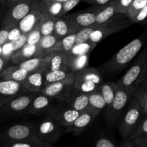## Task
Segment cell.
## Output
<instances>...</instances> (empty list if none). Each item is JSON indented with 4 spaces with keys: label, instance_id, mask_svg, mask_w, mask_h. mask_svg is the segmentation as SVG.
Here are the masks:
<instances>
[{
    "label": "cell",
    "instance_id": "cell-1",
    "mask_svg": "<svg viewBox=\"0 0 147 147\" xmlns=\"http://www.w3.org/2000/svg\"><path fill=\"white\" fill-rule=\"evenodd\" d=\"M144 43V40L142 37H137L131 41L102 65V71L106 74L111 76L120 73L137 56L143 47Z\"/></svg>",
    "mask_w": 147,
    "mask_h": 147
},
{
    "label": "cell",
    "instance_id": "cell-2",
    "mask_svg": "<svg viewBox=\"0 0 147 147\" xmlns=\"http://www.w3.org/2000/svg\"><path fill=\"white\" fill-rule=\"evenodd\" d=\"M143 111L140 102L132 96L119 122V131L123 139H126L134 132L143 119Z\"/></svg>",
    "mask_w": 147,
    "mask_h": 147
},
{
    "label": "cell",
    "instance_id": "cell-3",
    "mask_svg": "<svg viewBox=\"0 0 147 147\" xmlns=\"http://www.w3.org/2000/svg\"><path fill=\"white\" fill-rule=\"evenodd\" d=\"M147 59V48L144 50L134 61L129 70L117 82L119 88L134 95L142 80Z\"/></svg>",
    "mask_w": 147,
    "mask_h": 147
},
{
    "label": "cell",
    "instance_id": "cell-4",
    "mask_svg": "<svg viewBox=\"0 0 147 147\" xmlns=\"http://www.w3.org/2000/svg\"><path fill=\"white\" fill-rule=\"evenodd\" d=\"M35 135L37 138L44 143L53 144L63 135L65 127L58 122L47 116L34 123Z\"/></svg>",
    "mask_w": 147,
    "mask_h": 147
},
{
    "label": "cell",
    "instance_id": "cell-5",
    "mask_svg": "<svg viewBox=\"0 0 147 147\" xmlns=\"http://www.w3.org/2000/svg\"><path fill=\"white\" fill-rule=\"evenodd\" d=\"M133 94L119 88L111 104L106 108V119L109 125L114 127L119 125L126 106L130 102Z\"/></svg>",
    "mask_w": 147,
    "mask_h": 147
},
{
    "label": "cell",
    "instance_id": "cell-6",
    "mask_svg": "<svg viewBox=\"0 0 147 147\" xmlns=\"http://www.w3.org/2000/svg\"><path fill=\"white\" fill-rule=\"evenodd\" d=\"M35 138H37L35 135L34 124L30 123L15 124L7 128L0 134V139L4 147L17 141Z\"/></svg>",
    "mask_w": 147,
    "mask_h": 147
},
{
    "label": "cell",
    "instance_id": "cell-7",
    "mask_svg": "<svg viewBox=\"0 0 147 147\" xmlns=\"http://www.w3.org/2000/svg\"><path fill=\"white\" fill-rule=\"evenodd\" d=\"M39 1L40 0H22L8 7V10L1 20V27L17 25Z\"/></svg>",
    "mask_w": 147,
    "mask_h": 147
},
{
    "label": "cell",
    "instance_id": "cell-8",
    "mask_svg": "<svg viewBox=\"0 0 147 147\" xmlns=\"http://www.w3.org/2000/svg\"><path fill=\"white\" fill-rule=\"evenodd\" d=\"M36 93L22 94L6 103L0 108V111L5 115L18 116L28 114L29 108Z\"/></svg>",
    "mask_w": 147,
    "mask_h": 147
},
{
    "label": "cell",
    "instance_id": "cell-9",
    "mask_svg": "<svg viewBox=\"0 0 147 147\" xmlns=\"http://www.w3.org/2000/svg\"><path fill=\"white\" fill-rule=\"evenodd\" d=\"M63 103L51 107L46 113L47 116L51 117L66 128L78 118L80 112L70 108L65 102Z\"/></svg>",
    "mask_w": 147,
    "mask_h": 147
},
{
    "label": "cell",
    "instance_id": "cell-10",
    "mask_svg": "<svg viewBox=\"0 0 147 147\" xmlns=\"http://www.w3.org/2000/svg\"><path fill=\"white\" fill-rule=\"evenodd\" d=\"M28 92L22 82L0 79V108L13 98Z\"/></svg>",
    "mask_w": 147,
    "mask_h": 147
},
{
    "label": "cell",
    "instance_id": "cell-11",
    "mask_svg": "<svg viewBox=\"0 0 147 147\" xmlns=\"http://www.w3.org/2000/svg\"><path fill=\"white\" fill-rule=\"evenodd\" d=\"M45 13L44 3L40 0L35 4L32 10L18 23V27L23 34H27L33 29L39 26L40 20Z\"/></svg>",
    "mask_w": 147,
    "mask_h": 147
},
{
    "label": "cell",
    "instance_id": "cell-12",
    "mask_svg": "<svg viewBox=\"0 0 147 147\" xmlns=\"http://www.w3.org/2000/svg\"><path fill=\"white\" fill-rule=\"evenodd\" d=\"M74 81L75 77H73L62 82L46 84L40 93L50 97L53 99H57L62 102L65 95L73 86Z\"/></svg>",
    "mask_w": 147,
    "mask_h": 147
},
{
    "label": "cell",
    "instance_id": "cell-13",
    "mask_svg": "<svg viewBox=\"0 0 147 147\" xmlns=\"http://www.w3.org/2000/svg\"><path fill=\"white\" fill-rule=\"evenodd\" d=\"M62 102L80 112L88 110V95L78 92L74 86L65 95Z\"/></svg>",
    "mask_w": 147,
    "mask_h": 147
},
{
    "label": "cell",
    "instance_id": "cell-14",
    "mask_svg": "<svg viewBox=\"0 0 147 147\" xmlns=\"http://www.w3.org/2000/svg\"><path fill=\"white\" fill-rule=\"evenodd\" d=\"M98 114V112L90 110H87L81 112L78 118L70 125L66 127V130L67 132L80 133L94 121Z\"/></svg>",
    "mask_w": 147,
    "mask_h": 147
},
{
    "label": "cell",
    "instance_id": "cell-15",
    "mask_svg": "<svg viewBox=\"0 0 147 147\" xmlns=\"http://www.w3.org/2000/svg\"><path fill=\"white\" fill-rule=\"evenodd\" d=\"M35 57H43L37 45L25 44L21 49L13 53L10 61L14 65H17L27 59Z\"/></svg>",
    "mask_w": 147,
    "mask_h": 147
},
{
    "label": "cell",
    "instance_id": "cell-16",
    "mask_svg": "<svg viewBox=\"0 0 147 147\" xmlns=\"http://www.w3.org/2000/svg\"><path fill=\"white\" fill-rule=\"evenodd\" d=\"M80 29L73 21L64 17L56 18L53 35L58 40L70 35L76 34Z\"/></svg>",
    "mask_w": 147,
    "mask_h": 147
},
{
    "label": "cell",
    "instance_id": "cell-17",
    "mask_svg": "<svg viewBox=\"0 0 147 147\" xmlns=\"http://www.w3.org/2000/svg\"><path fill=\"white\" fill-rule=\"evenodd\" d=\"M53 99V98L42 93H36L29 108L28 114L42 115L47 112L52 107Z\"/></svg>",
    "mask_w": 147,
    "mask_h": 147
},
{
    "label": "cell",
    "instance_id": "cell-18",
    "mask_svg": "<svg viewBox=\"0 0 147 147\" xmlns=\"http://www.w3.org/2000/svg\"><path fill=\"white\" fill-rule=\"evenodd\" d=\"M98 10L99 9L95 10V11L75 13V14H68V15L65 14L62 17L73 21L78 26V27L81 30L85 27L96 24V15H97Z\"/></svg>",
    "mask_w": 147,
    "mask_h": 147
},
{
    "label": "cell",
    "instance_id": "cell-19",
    "mask_svg": "<svg viewBox=\"0 0 147 147\" xmlns=\"http://www.w3.org/2000/svg\"><path fill=\"white\" fill-rule=\"evenodd\" d=\"M133 24L127 14L116 13L111 19L103 23V26L110 32L111 34L119 33L121 30L129 27Z\"/></svg>",
    "mask_w": 147,
    "mask_h": 147
},
{
    "label": "cell",
    "instance_id": "cell-20",
    "mask_svg": "<svg viewBox=\"0 0 147 147\" xmlns=\"http://www.w3.org/2000/svg\"><path fill=\"white\" fill-rule=\"evenodd\" d=\"M44 72L42 71L29 73L22 82L23 85L29 92L40 93L45 86Z\"/></svg>",
    "mask_w": 147,
    "mask_h": 147
},
{
    "label": "cell",
    "instance_id": "cell-21",
    "mask_svg": "<svg viewBox=\"0 0 147 147\" xmlns=\"http://www.w3.org/2000/svg\"><path fill=\"white\" fill-rule=\"evenodd\" d=\"M49 56L43 57H35L32 59H27L24 61L17 64L19 67L27 70L29 73L33 71H47V64H48Z\"/></svg>",
    "mask_w": 147,
    "mask_h": 147
},
{
    "label": "cell",
    "instance_id": "cell-22",
    "mask_svg": "<svg viewBox=\"0 0 147 147\" xmlns=\"http://www.w3.org/2000/svg\"><path fill=\"white\" fill-rule=\"evenodd\" d=\"M28 74L29 72L27 70L19 67L17 65H14L5 68L0 73V79L22 82Z\"/></svg>",
    "mask_w": 147,
    "mask_h": 147
},
{
    "label": "cell",
    "instance_id": "cell-23",
    "mask_svg": "<svg viewBox=\"0 0 147 147\" xmlns=\"http://www.w3.org/2000/svg\"><path fill=\"white\" fill-rule=\"evenodd\" d=\"M75 75L76 72H73L70 70L45 71L44 72L45 85L67 80L70 78L75 77Z\"/></svg>",
    "mask_w": 147,
    "mask_h": 147
},
{
    "label": "cell",
    "instance_id": "cell-24",
    "mask_svg": "<svg viewBox=\"0 0 147 147\" xmlns=\"http://www.w3.org/2000/svg\"><path fill=\"white\" fill-rule=\"evenodd\" d=\"M75 79L83 81H90L96 84L100 85L103 83L102 74L94 68H85L79 71L76 72Z\"/></svg>",
    "mask_w": 147,
    "mask_h": 147
},
{
    "label": "cell",
    "instance_id": "cell-25",
    "mask_svg": "<svg viewBox=\"0 0 147 147\" xmlns=\"http://www.w3.org/2000/svg\"><path fill=\"white\" fill-rule=\"evenodd\" d=\"M76 44V34L70 35L57 42L54 47L49 50L47 56L53 53H67Z\"/></svg>",
    "mask_w": 147,
    "mask_h": 147
},
{
    "label": "cell",
    "instance_id": "cell-26",
    "mask_svg": "<svg viewBox=\"0 0 147 147\" xmlns=\"http://www.w3.org/2000/svg\"><path fill=\"white\" fill-rule=\"evenodd\" d=\"M66 56H67V69L73 72L79 71L87 67L88 64L90 54L74 56L66 53Z\"/></svg>",
    "mask_w": 147,
    "mask_h": 147
},
{
    "label": "cell",
    "instance_id": "cell-27",
    "mask_svg": "<svg viewBox=\"0 0 147 147\" xmlns=\"http://www.w3.org/2000/svg\"><path fill=\"white\" fill-rule=\"evenodd\" d=\"M119 88L117 84L111 82H105V83L103 82L99 85L98 92H100V95L104 99L106 105V108H107L111 104Z\"/></svg>",
    "mask_w": 147,
    "mask_h": 147
},
{
    "label": "cell",
    "instance_id": "cell-28",
    "mask_svg": "<svg viewBox=\"0 0 147 147\" xmlns=\"http://www.w3.org/2000/svg\"><path fill=\"white\" fill-rule=\"evenodd\" d=\"M69 70L67 66L66 53H53L49 55L47 71Z\"/></svg>",
    "mask_w": 147,
    "mask_h": 147
},
{
    "label": "cell",
    "instance_id": "cell-29",
    "mask_svg": "<svg viewBox=\"0 0 147 147\" xmlns=\"http://www.w3.org/2000/svg\"><path fill=\"white\" fill-rule=\"evenodd\" d=\"M116 14V1L112 0L109 4H106L103 8L98 10L96 15V24H103L111 18Z\"/></svg>",
    "mask_w": 147,
    "mask_h": 147
},
{
    "label": "cell",
    "instance_id": "cell-30",
    "mask_svg": "<svg viewBox=\"0 0 147 147\" xmlns=\"http://www.w3.org/2000/svg\"><path fill=\"white\" fill-rule=\"evenodd\" d=\"M56 18L49 15L45 12L39 23V29L41 33L42 36L52 35L54 33L55 23Z\"/></svg>",
    "mask_w": 147,
    "mask_h": 147
},
{
    "label": "cell",
    "instance_id": "cell-31",
    "mask_svg": "<svg viewBox=\"0 0 147 147\" xmlns=\"http://www.w3.org/2000/svg\"><path fill=\"white\" fill-rule=\"evenodd\" d=\"M106 107L104 99L98 91L88 95V110L100 113Z\"/></svg>",
    "mask_w": 147,
    "mask_h": 147
},
{
    "label": "cell",
    "instance_id": "cell-32",
    "mask_svg": "<svg viewBox=\"0 0 147 147\" xmlns=\"http://www.w3.org/2000/svg\"><path fill=\"white\" fill-rule=\"evenodd\" d=\"M57 41L58 40L53 34L42 36L37 44V47L43 56H47L49 50L54 47Z\"/></svg>",
    "mask_w": 147,
    "mask_h": 147
},
{
    "label": "cell",
    "instance_id": "cell-33",
    "mask_svg": "<svg viewBox=\"0 0 147 147\" xmlns=\"http://www.w3.org/2000/svg\"><path fill=\"white\" fill-rule=\"evenodd\" d=\"M73 86L75 89H77L78 92L85 95H90L93 92L98 91V84L90 82V81H83L78 80V79H75Z\"/></svg>",
    "mask_w": 147,
    "mask_h": 147
},
{
    "label": "cell",
    "instance_id": "cell-34",
    "mask_svg": "<svg viewBox=\"0 0 147 147\" xmlns=\"http://www.w3.org/2000/svg\"><path fill=\"white\" fill-rule=\"evenodd\" d=\"M97 45L91 43L90 41H86L84 43L75 44L68 53L70 56H82V55L90 54L92 50L96 48Z\"/></svg>",
    "mask_w": 147,
    "mask_h": 147
},
{
    "label": "cell",
    "instance_id": "cell-35",
    "mask_svg": "<svg viewBox=\"0 0 147 147\" xmlns=\"http://www.w3.org/2000/svg\"><path fill=\"white\" fill-rule=\"evenodd\" d=\"M147 137V116L146 118H144L141 120L139 125L131 134L128 139L130 140L132 143H136L141 141Z\"/></svg>",
    "mask_w": 147,
    "mask_h": 147
},
{
    "label": "cell",
    "instance_id": "cell-36",
    "mask_svg": "<svg viewBox=\"0 0 147 147\" xmlns=\"http://www.w3.org/2000/svg\"><path fill=\"white\" fill-rule=\"evenodd\" d=\"M111 35L110 32L103 26V24H96L95 25V28L93 29V32L90 34L89 41L94 44L98 45L99 42L106 38L107 36Z\"/></svg>",
    "mask_w": 147,
    "mask_h": 147
},
{
    "label": "cell",
    "instance_id": "cell-37",
    "mask_svg": "<svg viewBox=\"0 0 147 147\" xmlns=\"http://www.w3.org/2000/svg\"><path fill=\"white\" fill-rule=\"evenodd\" d=\"M42 1L44 3L45 12L47 14L55 18L63 17V3L49 2V1H45L43 0Z\"/></svg>",
    "mask_w": 147,
    "mask_h": 147
},
{
    "label": "cell",
    "instance_id": "cell-38",
    "mask_svg": "<svg viewBox=\"0 0 147 147\" xmlns=\"http://www.w3.org/2000/svg\"><path fill=\"white\" fill-rule=\"evenodd\" d=\"M134 97L138 99L141 105L144 101L145 98L147 97V75L144 78L143 80L140 82L133 95Z\"/></svg>",
    "mask_w": 147,
    "mask_h": 147
},
{
    "label": "cell",
    "instance_id": "cell-39",
    "mask_svg": "<svg viewBox=\"0 0 147 147\" xmlns=\"http://www.w3.org/2000/svg\"><path fill=\"white\" fill-rule=\"evenodd\" d=\"M95 25H96V24H92L89 27H85V28H83L78 31L76 33V44L88 41L90 34L93 32V29L95 28Z\"/></svg>",
    "mask_w": 147,
    "mask_h": 147
},
{
    "label": "cell",
    "instance_id": "cell-40",
    "mask_svg": "<svg viewBox=\"0 0 147 147\" xmlns=\"http://www.w3.org/2000/svg\"><path fill=\"white\" fill-rule=\"evenodd\" d=\"M44 144V142L40 141L38 138H35V139L17 141V142L12 143L6 147H42Z\"/></svg>",
    "mask_w": 147,
    "mask_h": 147
},
{
    "label": "cell",
    "instance_id": "cell-41",
    "mask_svg": "<svg viewBox=\"0 0 147 147\" xmlns=\"http://www.w3.org/2000/svg\"><path fill=\"white\" fill-rule=\"evenodd\" d=\"M147 4V0H133L128 11L127 15L131 20Z\"/></svg>",
    "mask_w": 147,
    "mask_h": 147
},
{
    "label": "cell",
    "instance_id": "cell-42",
    "mask_svg": "<svg viewBox=\"0 0 147 147\" xmlns=\"http://www.w3.org/2000/svg\"><path fill=\"white\" fill-rule=\"evenodd\" d=\"M42 37L39 27H36L27 34V44L37 45Z\"/></svg>",
    "mask_w": 147,
    "mask_h": 147
},
{
    "label": "cell",
    "instance_id": "cell-43",
    "mask_svg": "<svg viewBox=\"0 0 147 147\" xmlns=\"http://www.w3.org/2000/svg\"><path fill=\"white\" fill-rule=\"evenodd\" d=\"M132 1L133 0H115L116 1V13L127 14Z\"/></svg>",
    "mask_w": 147,
    "mask_h": 147
},
{
    "label": "cell",
    "instance_id": "cell-44",
    "mask_svg": "<svg viewBox=\"0 0 147 147\" xmlns=\"http://www.w3.org/2000/svg\"><path fill=\"white\" fill-rule=\"evenodd\" d=\"M13 53L21 49L25 44H27V34H22L21 35L13 41L10 42Z\"/></svg>",
    "mask_w": 147,
    "mask_h": 147
},
{
    "label": "cell",
    "instance_id": "cell-45",
    "mask_svg": "<svg viewBox=\"0 0 147 147\" xmlns=\"http://www.w3.org/2000/svg\"><path fill=\"white\" fill-rule=\"evenodd\" d=\"M95 147H116V146L110 138L101 135L96 139Z\"/></svg>",
    "mask_w": 147,
    "mask_h": 147
},
{
    "label": "cell",
    "instance_id": "cell-46",
    "mask_svg": "<svg viewBox=\"0 0 147 147\" xmlns=\"http://www.w3.org/2000/svg\"><path fill=\"white\" fill-rule=\"evenodd\" d=\"M147 20V4L140 10L131 20L133 23H142Z\"/></svg>",
    "mask_w": 147,
    "mask_h": 147
},
{
    "label": "cell",
    "instance_id": "cell-47",
    "mask_svg": "<svg viewBox=\"0 0 147 147\" xmlns=\"http://www.w3.org/2000/svg\"><path fill=\"white\" fill-rule=\"evenodd\" d=\"M22 34L21 30L20 29V27H18V25H14L10 28L9 32L8 34V40L7 42H11L14 40L15 39H17V37H20L21 35Z\"/></svg>",
    "mask_w": 147,
    "mask_h": 147
},
{
    "label": "cell",
    "instance_id": "cell-48",
    "mask_svg": "<svg viewBox=\"0 0 147 147\" xmlns=\"http://www.w3.org/2000/svg\"><path fill=\"white\" fill-rule=\"evenodd\" d=\"M81 0H67L63 3V16L65 15L68 12L73 10Z\"/></svg>",
    "mask_w": 147,
    "mask_h": 147
},
{
    "label": "cell",
    "instance_id": "cell-49",
    "mask_svg": "<svg viewBox=\"0 0 147 147\" xmlns=\"http://www.w3.org/2000/svg\"><path fill=\"white\" fill-rule=\"evenodd\" d=\"M11 27H1L0 28V47L4 46L8 40V34Z\"/></svg>",
    "mask_w": 147,
    "mask_h": 147
},
{
    "label": "cell",
    "instance_id": "cell-50",
    "mask_svg": "<svg viewBox=\"0 0 147 147\" xmlns=\"http://www.w3.org/2000/svg\"><path fill=\"white\" fill-rule=\"evenodd\" d=\"M83 1H86L88 3H90V4H98V5H106V4H109V2L112 1V0H83Z\"/></svg>",
    "mask_w": 147,
    "mask_h": 147
},
{
    "label": "cell",
    "instance_id": "cell-51",
    "mask_svg": "<svg viewBox=\"0 0 147 147\" xmlns=\"http://www.w3.org/2000/svg\"><path fill=\"white\" fill-rule=\"evenodd\" d=\"M133 144L134 145L135 147H147V137L144 138V139L141 140V141L134 143Z\"/></svg>",
    "mask_w": 147,
    "mask_h": 147
},
{
    "label": "cell",
    "instance_id": "cell-52",
    "mask_svg": "<svg viewBox=\"0 0 147 147\" xmlns=\"http://www.w3.org/2000/svg\"><path fill=\"white\" fill-rule=\"evenodd\" d=\"M7 61H9L8 59L4 57L2 55H0V73L4 69V66H5Z\"/></svg>",
    "mask_w": 147,
    "mask_h": 147
},
{
    "label": "cell",
    "instance_id": "cell-53",
    "mask_svg": "<svg viewBox=\"0 0 147 147\" xmlns=\"http://www.w3.org/2000/svg\"><path fill=\"white\" fill-rule=\"evenodd\" d=\"M119 147H135V146L134 145L132 144V142L130 141V140L126 138V139H124L123 141H122Z\"/></svg>",
    "mask_w": 147,
    "mask_h": 147
},
{
    "label": "cell",
    "instance_id": "cell-54",
    "mask_svg": "<svg viewBox=\"0 0 147 147\" xmlns=\"http://www.w3.org/2000/svg\"><path fill=\"white\" fill-rule=\"evenodd\" d=\"M142 111H143V114L145 116H147V97L145 98L144 101L142 103Z\"/></svg>",
    "mask_w": 147,
    "mask_h": 147
},
{
    "label": "cell",
    "instance_id": "cell-55",
    "mask_svg": "<svg viewBox=\"0 0 147 147\" xmlns=\"http://www.w3.org/2000/svg\"><path fill=\"white\" fill-rule=\"evenodd\" d=\"M22 1V0H7V1H6L5 4L7 6V7H11V6L15 4L16 3L19 2V1Z\"/></svg>",
    "mask_w": 147,
    "mask_h": 147
},
{
    "label": "cell",
    "instance_id": "cell-56",
    "mask_svg": "<svg viewBox=\"0 0 147 147\" xmlns=\"http://www.w3.org/2000/svg\"><path fill=\"white\" fill-rule=\"evenodd\" d=\"M147 75V59H146V63H145V67H144V74H143V76H142V80H141V82H142V80L144 79V78ZM140 84V83H139ZM139 86V85H138Z\"/></svg>",
    "mask_w": 147,
    "mask_h": 147
},
{
    "label": "cell",
    "instance_id": "cell-57",
    "mask_svg": "<svg viewBox=\"0 0 147 147\" xmlns=\"http://www.w3.org/2000/svg\"><path fill=\"white\" fill-rule=\"evenodd\" d=\"M45 1H49V2H59V3H64L65 1L67 0H43Z\"/></svg>",
    "mask_w": 147,
    "mask_h": 147
},
{
    "label": "cell",
    "instance_id": "cell-58",
    "mask_svg": "<svg viewBox=\"0 0 147 147\" xmlns=\"http://www.w3.org/2000/svg\"><path fill=\"white\" fill-rule=\"evenodd\" d=\"M43 147H53L52 146V144H48V143H45V144L43 145Z\"/></svg>",
    "mask_w": 147,
    "mask_h": 147
},
{
    "label": "cell",
    "instance_id": "cell-59",
    "mask_svg": "<svg viewBox=\"0 0 147 147\" xmlns=\"http://www.w3.org/2000/svg\"><path fill=\"white\" fill-rule=\"evenodd\" d=\"M6 1H7V0H0V1H1V2H2L3 4H5Z\"/></svg>",
    "mask_w": 147,
    "mask_h": 147
},
{
    "label": "cell",
    "instance_id": "cell-60",
    "mask_svg": "<svg viewBox=\"0 0 147 147\" xmlns=\"http://www.w3.org/2000/svg\"><path fill=\"white\" fill-rule=\"evenodd\" d=\"M1 52H2V46L0 47V55H1Z\"/></svg>",
    "mask_w": 147,
    "mask_h": 147
},
{
    "label": "cell",
    "instance_id": "cell-61",
    "mask_svg": "<svg viewBox=\"0 0 147 147\" xmlns=\"http://www.w3.org/2000/svg\"><path fill=\"white\" fill-rule=\"evenodd\" d=\"M0 119H1V117H0Z\"/></svg>",
    "mask_w": 147,
    "mask_h": 147
},
{
    "label": "cell",
    "instance_id": "cell-62",
    "mask_svg": "<svg viewBox=\"0 0 147 147\" xmlns=\"http://www.w3.org/2000/svg\"><path fill=\"white\" fill-rule=\"evenodd\" d=\"M42 147H43V146H42Z\"/></svg>",
    "mask_w": 147,
    "mask_h": 147
}]
</instances>
